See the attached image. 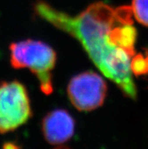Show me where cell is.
Wrapping results in <instances>:
<instances>
[{"label":"cell","instance_id":"1","mask_svg":"<svg viewBox=\"0 0 148 149\" xmlns=\"http://www.w3.org/2000/svg\"><path fill=\"white\" fill-rule=\"evenodd\" d=\"M34 10L40 18L76 39L100 71L126 96L136 99L137 89L131 69L132 57L110 40L115 25L119 22L133 23L131 7L114 9L107 4L97 2L78 15L71 16L44 1H37Z\"/></svg>","mask_w":148,"mask_h":149},{"label":"cell","instance_id":"2","mask_svg":"<svg viewBox=\"0 0 148 149\" xmlns=\"http://www.w3.org/2000/svg\"><path fill=\"white\" fill-rule=\"evenodd\" d=\"M9 50L12 68L30 69L40 80L41 90L46 95L52 93L51 72L57 59L56 53L52 48L42 42L26 40L11 43Z\"/></svg>","mask_w":148,"mask_h":149},{"label":"cell","instance_id":"3","mask_svg":"<svg viewBox=\"0 0 148 149\" xmlns=\"http://www.w3.org/2000/svg\"><path fill=\"white\" fill-rule=\"evenodd\" d=\"M32 117L27 89L17 80L0 82V133L15 130Z\"/></svg>","mask_w":148,"mask_h":149},{"label":"cell","instance_id":"4","mask_svg":"<svg viewBox=\"0 0 148 149\" xmlns=\"http://www.w3.org/2000/svg\"><path fill=\"white\" fill-rule=\"evenodd\" d=\"M107 92L104 79L92 71L73 77L67 86V95L72 104L83 111H90L102 105Z\"/></svg>","mask_w":148,"mask_h":149},{"label":"cell","instance_id":"5","mask_svg":"<svg viewBox=\"0 0 148 149\" xmlns=\"http://www.w3.org/2000/svg\"><path fill=\"white\" fill-rule=\"evenodd\" d=\"M42 131L49 143L60 145L73 137L75 131V121L65 110H54L48 113L43 118Z\"/></svg>","mask_w":148,"mask_h":149},{"label":"cell","instance_id":"6","mask_svg":"<svg viewBox=\"0 0 148 149\" xmlns=\"http://www.w3.org/2000/svg\"><path fill=\"white\" fill-rule=\"evenodd\" d=\"M131 8L135 19L148 27V0H132Z\"/></svg>","mask_w":148,"mask_h":149},{"label":"cell","instance_id":"7","mask_svg":"<svg viewBox=\"0 0 148 149\" xmlns=\"http://www.w3.org/2000/svg\"><path fill=\"white\" fill-rule=\"evenodd\" d=\"M131 69L135 75H143L148 74V66L146 57L142 54L135 55L131 61Z\"/></svg>","mask_w":148,"mask_h":149},{"label":"cell","instance_id":"8","mask_svg":"<svg viewBox=\"0 0 148 149\" xmlns=\"http://www.w3.org/2000/svg\"><path fill=\"white\" fill-rule=\"evenodd\" d=\"M2 149H21V147L13 142H8L3 144Z\"/></svg>","mask_w":148,"mask_h":149},{"label":"cell","instance_id":"9","mask_svg":"<svg viewBox=\"0 0 148 149\" xmlns=\"http://www.w3.org/2000/svg\"><path fill=\"white\" fill-rule=\"evenodd\" d=\"M54 149H69V148H67L65 146H59V147H57Z\"/></svg>","mask_w":148,"mask_h":149}]
</instances>
